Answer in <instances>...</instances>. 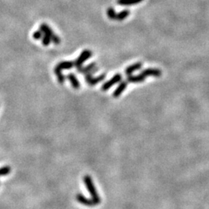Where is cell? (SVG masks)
<instances>
[{"mask_svg":"<svg viewBox=\"0 0 209 209\" xmlns=\"http://www.w3.org/2000/svg\"><path fill=\"white\" fill-rule=\"evenodd\" d=\"M83 180L85 186H86L87 189H88V192H89V194L91 195L92 200H94V201H95L97 205H99V204L101 203V198H100L98 191H97L96 188H95V184L93 183V180H92L91 177H90L89 175H85V177H84Z\"/></svg>","mask_w":209,"mask_h":209,"instance_id":"6da1fadb","label":"cell"},{"mask_svg":"<svg viewBox=\"0 0 209 209\" xmlns=\"http://www.w3.org/2000/svg\"><path fill=\"white\" fill-rule=\"evenodd\" d=\"M39 29L43 32V34L47 35L54 44H59L60 43V39L53 32V30L50 28V26L46 24H42L39 26Z\"/></svg>","mask_w":209,"mask_h":209,"instance_id":"7a4b0ae2","label":"cell"},{"mask_svg":"<svg viewBox=\"0 0 209 209\" xmlns=\"http://www.w3.org/2000/svg\"><path fill=\"white\" fill-rule=\"evenodd\" d=\"M92 56V52L89 50H85L82 51L81 54H80V56L77 58V60L75 61V66L76 67V68L78 69L79 67H82V65L85 61H86L87 60L90 58Z\"/></svg>","mask_w":209,"mask_h":209,"instance_id":"3957f363","label":"cell"},{"mask_svg":"<svg viewBox=\"0 0 209 209\" xmlns=\"http://www.w3.org/2000/svg\"><path fill=\"white\" fill-rule=\"evenodd\" d=\"M122 80V75L120 74H116L114 76L112 77V78L110 79L109 81H107L106 82H105L104 84L102 86V91H106L109 89L111 87H112L113 85L117 84L118 82L121 81Z\"/></svg>","mask_w":209,"mask_h":209,"instance_id":"277c9868","label":"cell"},{"mask_svg":"<svg viewBox=\"0 0 209 209\" xmlns=\"http://www.w3.org/2000/svg\"><path fill=\"white\" fill-rule=\"evenodd\" d=\"M105 76H106L105 74H102V75H99V76H98L97 78H93L92 75H89V74H85V79L86 80L87 83H88V85L94 86V85H97V84L100 83V82H102V81H104Z\"/></svg>","mask_w":209,"mask_h":209,"instance_id":"5b68a950","label":"cell"},{"mask_svg":"<svg viewBox=\"0 0 209 209\" xmlns=\"http://www.w3.org/2000/svg\"><path fill=\"white\" fill-rule=\"evenodd\" d=\"M141 75L144 77H155V78H159L162 75V71L159 69L157 68H147L145 69L141 72Z\"/></svg>","mask_w":209,"mask_h":209,"instance_id":"8992f818","label":"cell"},{"mask_svg":"<svg viewBox=\"0 0 209 209\" xmlns=\"http://www.w3.org/2000/svg\"><path fill=\"white\" fill-rule=\"evenodd\" d=\"M76 200L78 201L79 203L85 205V206L94 207L95 206V205H97V204L94 201V200L87 198L86 197H85L83 195H81V194H78V195H76Z\"/></svg>","mask_w":209,"mask_h":209,"instance_id":"52a82bcc","label":"cell"},{"mask_svg":"<svg viewBox=\"0 0 209 209\" xmlns=\"http://www.w3.org/2000/svg\"><path fill=\"white\" fill-rule=\"evenodd\" d=\"M128 83H129V82H128L126 80L120 82L118 86L116 88L114 92H113V97H114V98H118V97L121 95V94L126 90Z\"/></svg>","mask_w":209,"mask_h":209,"instance_id":"ba28073f","label":"cell"},{"mask_svg":"<svg viewBox=\"0 0 209 209\" xmlns=\"http://www.w3.org/2000/svg\"><path fill=\"white\" fill-rule=\"evenodd\" d=\"M145 79H146V77L139 74L137 75H128L126 81L129 83H141V82L144 81Z\"/></svg>","mask_w":209,"mask_h":209,"instance_id":"9c48e42d","label":"cell"},{"mask_svg":"<svg viewBox=\"0 0 209 209\" xmlns=\"http://www.w3.org/2000/svg\"><path fill=\"white\" fill-rule=\"evenodd\" d=\"M67 79L69 80V81L71 82V85H72L74 88L75 89H79L81 87V84L79 82V81L78 80V78H76V76L75 75V74L73 73H70L67 75Z\"/></svg>","mask_w":209,"mask_h":209,"instance_id":"30bf717a","label":"cell"},{"mask_svg":"<svg viewBox=\"0 0 209 209\" xmlns=\"http://www.w3.org/2000/svg\"><path fill=\"white\" fill-rule=\"evenodd\" d=\"M142 67H143V64L141 63V62H137V63L133 64V65L126 67V71H125V73H126L127 75H130L131 74L133 73V72L136 71L142 68Z\"/></svg>","mask_w":209,"mask_h":209,"instance_id":"8fae6325","label":"cell"},{"mask_svg":"<svg viewBox=\"0 0 209 209\" xmlns=\"http://www.w3.org/2000/svg\"><path fill=\"white\" fill-rule=\"evenodd\" d=\"M73 67H75V62L73 61H62L57 64L56 67L60 69V70H67V69H71Z\"/></svg>","mask_w":209,"mask_h":209,"instance_id":"7c38bea8","label":"cell"},{"mask_svg":"<svg viewBox=\"0 0 209 209\" xmlns=\"http://www.w3.org/2000/svg\"><path fill=\"white\" fill-rule=\"evenodd\" d=\"M95 67H96V64H95V62H92L91 64L87 65L86 67H79V68L77 69V71L80 72V73H82V74H85H85H87V73H88L89 71H91L92 69L95 68Z\"/></svg>","mask_w":209,"mask_h":209,"instance_id":"4fadbf2b","label":"cell"},{"mask_svg":"<svg viewBox=\"0 0 209 209\" xmlns=\"http://www.w3.org/2000/svg\"><path fill=\"white\" fill-rule=\"evenodd\" d=\"M143 0H118L117 3L121 6H132L141 3Z\"/></svg>","mask_w":209,"mask_h":209,"instance_id":"5bb4252c","label":"cell"},{"mask_svg":"<svg viewBox=\"0 0 209 209\" xmlns=\"http://www.w3.org/2000/svg\"><path fill=\"white\" fill-rule=\"evenodd\" d=\"M54 73L56 74V75H57V80H58V82L60 84H61V85H63L64 83H65V77L64 76V75L62 74L61 71L60 69L57 68V67H54Z\"/></svg>","mask_w":209,"mask_h":209,"instance_id":"9a60e30c","label":"cell"},{"mask_svg":"<svg viewBox=\"0 0 209 209\" xmlns=\"http://www.w3.org/2000/svg\"><path fill=\"white\" fill-rule=\"evenodd\" d=\"M129 14H130V12H129V10L121 11L120 13H116V20H118V21L123 20V19H126V17H128V16H129Z\"/></svg>","mask_w":209,"mask_h":209,"instance_id":"2e32d148","label":"cell"},{"mask_svg":"<svg viewBox=\"0 0 209 209\" xmlns=\"http://www.w3.org/2000/svg\"><path fill=\"white\" fill-rule=\"evenodd\" d=\"M11 172V168L9 166H5V167H0V177L3 176H6Z\"/></svg>","mask_w":209,"mask_h":209,"instance_id":"e0dca14e","label":"cell"},{"mask_svg":"<svg viewBox=\"0 0 209 209\" xmlns=\"http://www.w3.org/2000/svg\"><path fill=\"white\" fill-rule=\"evenodd\" d=\"M107 16H108V17L109 18V19L116 20V13L112 7H109L108 9H107Z\"/></svg>","mask_w":209,"mask_h":209,"instance_id":"ac0fdd59","label":"cell"},{"mask_svg":"<svg viewBox=\"0 0 209 209\" xmlns=\"http://www.w3.org/2000/svg\"><path fill=\"white\" fill-rule=\"evenodd\" d=\"M42 39V43L44 46H48L49 44H50V42L52 41L51 39H50L47 35H45V34L43 36L42 39Z\"/></svg>","mask_w":209,"mask_h":209,"instance_id":"d6986e66","label":"cell"},{"mask_svg":"<svg viewBox=\"0 0 209 209\" xmlns=\"http://www.w3.org/2000/svg\"><path fill=\"white\" fill-rule=\"evenodd\" d=\"M43 32L42 31L39 29V30H37V31H35V32L34 33V34H33V37H34V39H37V40H39V39H41L43 37Z\"/></svg>","mask_w":209,"mask_h":209,"instance_id":"ffe728a7","label":"cell"}]
</instances>
